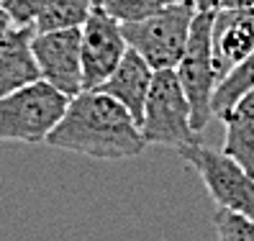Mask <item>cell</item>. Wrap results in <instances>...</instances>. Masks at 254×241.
<instances>
[{
    "label": "cell",
    "instance_id": "7402d4cb",
    "mask_svg": "<svg viewBox=\"0 0 254 241\" xmlns=\"http://www.w3.org/2000/svg\"><path fill=\"white\" fill-rule=\"evenodd\" d=\"M93 3H95V8H98V5H100V3H103V0H93Z\"/></svg>",
    "mask_w": 254,
    "mask_h": 241
},
{
    "label": "cell",
    "instance_id": "d6986e66",
    "mask_svg": "<svg viewBox=\"0 0 254 241\" xmlns=\"http://www.w3.org/2000/svg\"><path fill=\"white\" fill-rule=\"evenodd\" d=\"M234 5V0H198L195 8L198 10H223V8H231Z\"/></svg>",
    "mask_w": 254,
    "mask_h": 241
},
{
    "label": "cell",
    "instance_id": "8fae6325",
    "mask_svg": "<svg viewBox=\"0 0 254 241\" xmlns=\"http://www.w3.org/2000/svg\"><path fill=\"white\" fill-rule=\"evenodd\" d=\"M36 28H16L0 41V98L41 80L36 59L31 52V39Z\"/></svg>",
    "mask_w": 254,
    "mask_h": 241
},
{
    "label": "cell",
    "instance_id": "2e32d148",
    "mask_svg": "<svg viewBox=\"0 0 254 241\" xmlns=\"http://www.w3.org/2000/svg\"><path fill=\"white\" fill-rule=\"evenodd\" d=\"M213 229L218 241H254V223L221 208L213 213Z\"/></svg>",
    "mask_w": 254,
    "mask_h": 241
},
{
    "label": "cell",
    "instance_id": "ffe728a7",
    "mask_svg": "<svg viewBox=\"0 0 254 241\" xmlns=\"http://www.w3.org/2000/svg\"><path fill=\"white\" fill-rule=\"evenodd\" d=\"M195 5L198 3V0H162V5Z\"/></svg>",
    "mask_w": 254,
    "mask_h": 241
},
{
    "label": "cell",
    "instance_id": "5b68a950",
    "mask_svg": "<svg viewBox=\"0 0 254 241\" xmlns=\"http://www.w3.org/2000/svg\"><path fill=\"white\" fill-rule=\"evenodd\" d=\"M213 10H198L195 21L190 26L188 49L177 64V80H180L188 103H190V120L198 133L205 131L213 113V95L218 87V72L213 64L211 49V28H213Z\"/></svg>",
    "mask_w": 254,
    "mask_h": 241
},
{
    "label": "cell",
    "instance_id": "3957f363",
    "mask_svg": "<svg viewBox=\"0 0 254 241\" xmlns=\"http://www.w3.org/2000/svg\"><path fill=\"white\" fill-rule=\"evenodd\" d=\"M198 16L195 5H162L149 18L121 26L128 49L136 52L154 72L177 69L188 49L190 26Z\"/></svg>",
    "mask_w": 254,
    "mask_h": 241
},
{
    "label": "cell",
    "instance_id": "30bf717a",
    "mask_svg": "<svg viewBox=\"0 0 254 241\" xmlns=\"http://www.w3.org/2000/svg\"><path fill=\"white\" fill-rule=\"evenodd\" d=\"M154 74L157 72L149 67L136 52L128 49L126 57L121 59V64L116 67V72L98 87V93H106L116 103H121L124 108L136 118V123H141L144 105H146V98H149V90H152Z\"/></svg>",
    "mask_w": 254,
    "mask_h": 241
},
{
    "label": "cell",
    "instance_id": "9a60e30c",
    "mask_svg": "<svg viewBox=\"0 0 254 241\" xmlns=\"http://www.w3.org/2000/svg\"><path fill=\"white\" fill-rule=\"evenodd\" d=\"M106 16H111L116 23H136L149 18L152 13L162 8V0H103L98 5Z\"/></svg>",
    "mask_w": 254,
    "mask_h": 241
},
{
    "label": "cell",
    "instance_id": "ac0fdd59",
    "mask_svg": "<svg viewBox=\"0 0 254 241\" xmlns=\"http://www.w3.org/2000/svg\"><path fill=\"white\" fill-rule=\"evenodd\" d=\"M13 31H16V23H13V18L8 16V10L3 8V3H0V41L8 39Z\"/></svg>",
    "mask_w": 254,
    "mask_h": 241
},
{
    "label": "cell",
    "instance_id": "44dd1931",
    "mask_svg": "<svg viewBox=\"0 0 254 241\" xmlns=\"http://www.w3.org/2000/svg\"><path fill=\"white\" fill-rule=\"evenodd\" d=\"M231 8H254V0H234Z\"/></svg>",
    "mask_w": 254,
    "mask_h": 241
},
{
    "label": "cell",
    "instance_id": "4fadbf2b",
    "mask_svg": "<svg viewBox=\"0 0 254 241\" xmlns=\"http://www.w3.org/2000/svg\"><path fill=\"white\" fill-rule=\"evenodd\" d=\"M95 10L93 0H47L36 21V31H62V28H82Z\"/></svg>",
    "mask_w": 254,
    "mask_h": 241
},
{
    "label": "cell",
    "instance_id": "52a82bcc",
    "mask_svg": "<svg viewBox=\"0 0 254 241\" xmlns=\"http://www.w3.org/2000/svg\"><path fill=\"white\" fill-rule=\"evenodd\" d=\"M31 52L44 82H49L69 100L85 93L82 85V28L36 31Z\"/></svg>",
    "mask_w": 254,
    "mask_h": 241
},
{
    "label": "cell",
    "instance_id": "7c38bea8",
    "mask_svg": "<svg viewBox=\"0 0 254 241\" xmlns=\"http://www.w3.org/2000/svg\"><path fill=\"white\" fill-rule=\"evenodd\" d=\"M226 126V139H223L221 152L231 157L236 164L254 177V90L247 93L231 111L221 116Z\"/></svg>",
    "mask_w": 254,
    "mask_h": 241
},
{
    "label": "cell",
    "instance_id": "e0dca14e",
    "mask_svg": "<svg viewBox=\"0 0 254 241\" xmlns=\"http://www.w3.org/2000/svg\"><path fill=\"white\" fill-rule=\"evenodd\" d=\"M16 28H36V21L44 10L47 0H0Z\"/></svg>",
    "mask_w": 254,
    "mask_h": 241
},
{
    "label": "cell",
    "instance_id": "9c48e42d",
    "mask_svg": "<svg viewBox=\"0 0 254 241\" xmlns=\"http://www.w3.org/2000/svg\"><path fill=\"white\" fill-rule=\"evenodd\" d=\"M211 49L221 82L254 52V8L216 10L211 28Z\"/></svg>",
    "mask_w": 254,
    "mask_h": 241
},
{
    "label": "cell",
    "instance_id": "277c9868",
    "mask_svg": "<svg viewBox=\"0 0 254 241\" xmlns=\"http://www.w3.org/2000/svg\"><path fill=\"white\" fill-rule=\"evenodd\" d=\"M141 136L146 144L183 149L190 144H200V133L192 128L190 103L177 80L175 69H164L154 74L152 90L141 116Z\"/></svg>",
    "mask_w": 254,
    "mask_h": 241
},
{
    "label": "cell",
    "instance_id": "ba28073f",
    "mask_svg": "<svg viewBox=\"0 0 254 241\" xmlns=\"http://www.w3.org/2000/svg\"><path fill=\"white\" fill-rule=\"evenodd\" d=\"M128 52L121 23H116L100 8L90 13L82 26V85L98 90L106 82Z\"/></svg>",
    "mask_w": 254,
    "mask_h": 241
},
{
    "label": "cell",
    "instance_id": "6da1fadb",
    "mask_svg": "<svg viewBox=\"0 0 254 241\" xmlns=\"http://www.w3.org/2000/svg\"><path fill=\"white\" fill-rule=\"evenodd\" d=\"M47 146L90 159H131L144 152L146 141L136 118L121 103L98 90H85L69 100Z\"/></svg>",
    "mask_w": 254,
    "mask_h": 241
},
{
    "label": "cell",
    "instance_id": "5bb4252c",
    "mask_svg": "<svg viewBox=\"0 0 254 241\" xmlns=\"http://www.w3.org/2000/svg\"><path fill=\"white\" fill-rule=\"evenodd\" d=\"M252 90H254V52L231 74H226V77L218 82L216 95H213V113H216V118H221L226 111H231L247 93H252Z\"/></svg>",
    "mask_w": 254,
    "mask_h": 241
},
{
    "label": "cell",
    "instance_id": "8992f818",
    "mask_svg": "<svg viewBox=\"0 0 254 241\" xmlns=\"http://www.w3.org/2000/svg\"><path fill=\"white\" fill-rule=\"evenodd\" d=\"M188 167L198 172L216 208L236 213L254 223V177L223 152L203 144L177 149Z\"/></svg>",
    "mask_w": 254,
    "mask_h": 241
},
{
    "label": "cell",
    "instance_id": "7a4b0ae2",
    "mask_svg": "<svg viewBox=\"0 0 254 241\" xmlns=\"http://www.w3.org/2000/svg\"><path fill=\"white\" fill-rule=\"evenodd\" d=\"M69 108V98L49 82L26 85L0 98V141L47 144L49 133L59 126Z\"/></svg>",
    "mask_w": 254,
    "mask_h": 241
}]
</instances>
